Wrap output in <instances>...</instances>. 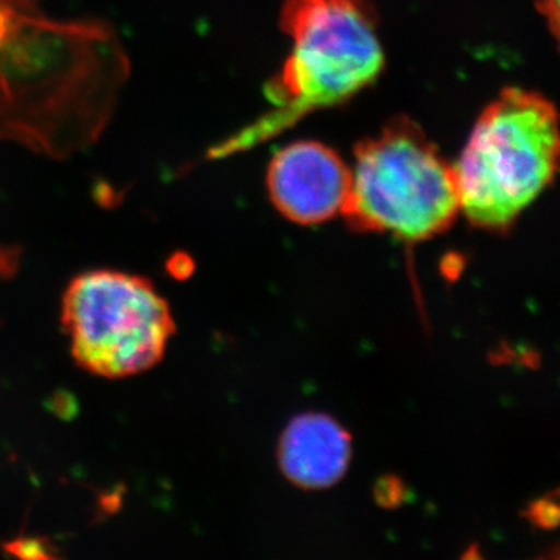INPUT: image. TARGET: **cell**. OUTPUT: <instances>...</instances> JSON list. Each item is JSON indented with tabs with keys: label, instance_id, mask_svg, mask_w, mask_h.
<instances>
[{
	"label": "cell",
	"instance_id": "7",
	"mask_svg": "<svg viewBox=\"0 0 560 560\" xmlns=\"http://www.w3.org/2000/svg\"><path fill=\"white\" fill-rule=\"evenodd\" d=\"M349 460V434L327 416H301L280 441V467L301 488L334 486L348 470Z\"/></svg>",
	"mask_w": 560,
	"mask_h": 560
},
{
	"label": "cell",
	"instance_id": "10",
	"mask_svg": "<svg viewBox=\"0 0 560 560\" xmlns=\"http://www.w3.org/2000/svg\"><path fill=\"white\" fill-rule=\"evenodd\" d=\"M39 0H0V11L7 13H38Z\"/></svg>",
	"mask_w": 560,
	"mask_h": 560
},
{
	"label": "cell",
	"instance_id": "3",
	"mask_svg": "<svg viewBox=\"0 0 560 560\" xmlns=\"http://www.w3.org/2000/svg\"><path fill=\"white\" fill-rule=\"evenodd\" d=\"M558 110L537 92L510 88L490 103L455 165L460 212L475 226L508 230L558 171Z\"/></svg>",
	"mask_w": 560,
	"mask_h": 560
},
{
	"label": "cell",
	"instance_id": "1",
	"mask_svg": "<svg viewBox=\"0 0 560 560\" xmlns=\"http://www.w3.org/2000/svg\"><path fill=\"white\" fill-rule=\"evenodd\" d=\"M130 72L108 22L0 11V140L54 160L90 149Z\"/></svg>",
	"mask_w": 560,
	"mask_h": 560
},
{
	"label": "cell",
	"instance_id": "8",
	"mask_svg": "<svg viewBox=\"0 0 560 560\" xmlns=\"http://www.w3.org/2000/svg\"><path fill=\"white\" fill-rule=\"evenodd\" d=\"M3 550L11 556L24 559H54L55 547H51L49 539L44 537H18V539L7 541Z\"/></svg>",
	"mask_w": 560,
	"mask_h": 560
},
{
	"label": "cell",
	"instance_id": "9",
	"mask_svg": "<svg viewBox=\"0 0 560 560\" xmlns=\"http://www.w3.org/2000/svg\"><path fill=\"white\" fill-rule=\"evenodd\" d=\"M167 270L171 271L173 278H189L191 271H194V260L184 253L173 254L171 259L167 261Z\"/></svg>",
	"mask_w": 560,
	"mask_h": 560
},
{
	"label": "cell",
	"instance_id": "4",
	"mask_svg": "<svg viewBox=\"0 0 560 560\" xmlns=\"http://www.w3.org/2000/svg\"><path fill=\"white\" fill-rule=\"evenodd\" d=\"M342 215L360 232H388L420 242L452 226L460 212L455 165L407 117L357 145Z\"/></svg>",
	"mask_w": 560,
	"mask_h": 560
},
{
	"label": "cell",
	"instance_id": "2",
	"mask_svg": "<svg viewBox=\"0 0 560 560\" xmlns=\"http://www.w3.org/2000/svg\"><path fill=\"white\" fill-rule=\"evenodd\" d=\"M280 27L291 38V54L265 90L272 109L213 147L209 158L253 149L307 114L348 101L385 66L370 0H287Z\"/></svg>",
	"mask_w": 560,
	"mask_h": 560
},
{
	"label": "cell",
	"instance_id": "6",
	"mask_svg": "<svg viewBox=\"0 0 560 560\" xmlns=\"http://www.w3.org/2000/svg\"><path fill=\"white\" fill-rule=\"evenodd\" d=\"M276 209L298 224H319L345 212L352 168L319 142H296L272 158L267 175Z\"/></svg>",
	"mask_w": 560,
	"mask_h": 560
},
{
	"label": "cell",
	"instance_id": "5",
	"mask_svg": "<svg viewBox=\"0 0 560 560\" xmlns=\"http://www.w3.org/2000/svg\"><path fill=\"white\" fill-rule=\"evenodd\" d=\"M61 324L81 370L125 378L153 370L176 334L171 305L150 279L94 270L70 280Z\"/></svg>",
	"mask_w": 560,
	"mask_h": 560
}]
</instances>
